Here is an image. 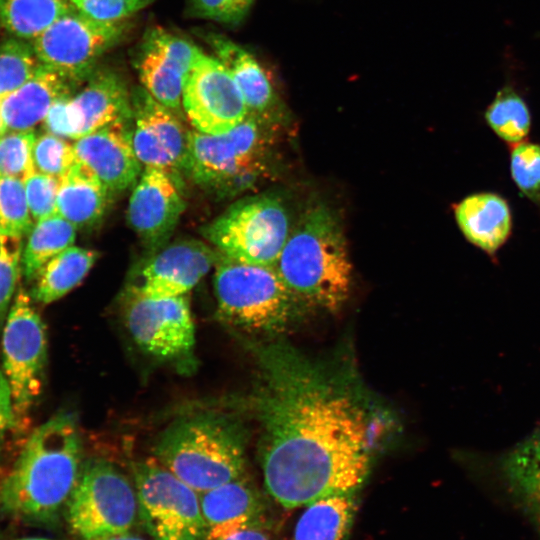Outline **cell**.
<instances>
[{
    "label": "cell",
    "instance_id": "2e32d148",
    "mask_svg": "<svg viewBox=\"0 0 540 540\" xmlns=\"http://www.w3.org/2000/svg\"><path fill=\"white\" fill-rule=\"evenodd\" d=\"M185 206L171 174L145 167L130 196L127 218L142 242L158 249L172 235Z\"/></svg>",
    "mask_w": 540,
    "mask_h": 540
},
{
    "label": "cell",
    "instance_id": "d590c367",
    "mask_svg": "<svg viewBox=\"0 0 540 540\" xmlns=\"http://www.w3.org/2000/svg\"><path fill=\"white\" fill-rule=\"evenodd\" d=\"M76 162L73 144L51 133L36 136L33 163L36 172L61 178Z\"/></svg>",
    "mask_w": 540,
    "mask_h": 540
},
{
    "label": "cell",
    "instance_id": "8992f818",
    "mask_svg": "<svg viewBox=\"0 0 540 540\" xmlns=\"http://www.w3.org/2000/svg\"><path fill=\"white\" fill-rule=\"evenodd\" d=\"M277 124L248 115L222 135L190 130L187 174L203 189L232 196L267 176Z\"/></svg>",
    "mask_w": 540,
    "mask_h": 540
},
{
    "label": "cell",
    "instance_id": "e0dca14e",
    "mask_svg": "<svg viewBox=\"0 0 540 540\" xmlns=\"http://www.w3.org/2000/svg\"><path fill=\"white\" fill-rule=\"evenodd\" d=\"M127 128L128 123H116L73 143L76 160L87 166L111 194L136 184L141 174L142 164Z\"/></svg>",
    "mask_w": 540,
    "mask_h": 540
},
{
    "label": "cell",
    "instance_id": "1f68e13d",
    "mask_svg": "<svg viewBox=\"0 0 540 540\" xmlns=\"http://www.w3.org/2000/svg\"><path fill=\"white\" fill-rule=\"evenodd\" d=\"M24 181L0 177V233L23 238L33 228Z\"/></svg>",
    "mask_w": 540,
    "mask_h": 540
},
{
    "label": "cell",
    "instance_id": "8d00e7d4",
    "mask_svg": "<svg viewBox=\"0 0 540 540\" xmlns=\"http://www.w3.org/2000/svg\"><path fill=\"white\" fill-rule=\"evenodd\" d=\"M143 42L174 61L188 76L203 51L196 45L161 27L149 29Z\"/></svg>",
    "mask_w": 540,
    "mask_h": 540
},
{
    "label": "cell",
    "instance_id": "d6a6232c",
    "mask_svg": "<svg viewBox=\"0 0 540 540\" xmlns=\"http://www.w3.org/2000/svg\"><path fill=\"white\" fill-rule=\"evenodd\" d=\"M33 130H8L0 136V177H13L24 181L35 171Z\"/></svg>",
    "mask_w": 540,
    "mask_h": 540
},
{
    "label": "cell",
    "instance_id": "4fadbf2b",
    "mask_svg": "<svg viewBox=\"0 0 540 540\" xmlns=\"http://www.w3.org/2000/svg\"><path fill=\"white\" fill-rule=\"evenodd\" d=\"M134 342L148 354L178 360L191 354L195 325L188 298H147L130 292L125 308Z\"/></svg>",
    "mask_w": 540,
    "mask_h": 540
},
{
    "label": "cell",
    "instance_id": "d4e9b609",
    "mask_svg": "<svg viewBox=\"0 0 540 540\" xmlns=\"http://www.w3.org/2000/svg\"><path fill=\"white\" fill-rule=\"evenodd\" d=\"M355 496H330L307 505L295 524L292 540H347L357 511Z\"/></svg>",
    "mask_w": 540,
    "mask_h": 540
},
{
    "label": "cell",
    "instance_id": "44dd1931",
    "mask_svg": "<svg viewBox=\"0 0 540 540\" xmlns=\"http://www.w3.org/2000/svg\"><path fill=\"white\" fill-rule=\"evenodd\" d=\"M454 215L466 240L488 256H495L512 233L510 205L494 192L466 196L455 205Z\"/></svg>",
    "mask_w": 540,
    "mask_h": 540
},
{
    "label": "cell",
    "instance_id": "9c48e42d",
    "mask_svg": "<svg viewBox=\"0 0 540 540\" xmlns=\"http://www.w3.org/2000/svg\"><path fill=\"white\" fill-rule=\"evenodd\" d=\"M139 520L152 540H207L199 493L157 459L132 465Z\"/></svg>",
    "mask_w": 540,
    "mask_h": 540
},
{
    "label": "cell",
    "instance_id": "484cf974",
    "mask_svg": "<svg viewBox=\"0 0 540 540\" xmlns=\"http://www.w3.org/2000/svg\"><path fill=\"white\" fill-rule=\"evenodd\" d=\"M98 256L94 250L77 246L60 252L33 279V301L49 304L65 296L86 277Z\"/></svg>",
    "mask_w": 540,
    "mask_h": 540
},
{
    "label": "cell",
    "instance_id": "7c38bea8",
    "mask_svg": "<svg viewBox=\"0 0 540 540\" xmlns=\"http://www.w3.org/2000/svg\"><path fill=\"white\" fill-rule=\"evenodd\" d=\"M182 108L194 130L210 135L227 133L248 116L229 70L204 52L185 79Z\"/></svg>",
    "mask_w": 540,
    "mask_h": 540
},
{
    "label": "cell",
    "instance_id": "74e56055",
    "mask_svg": "<svg viewBox=\"0 0 540 540\" xmlns=\"http://www.w3.org/2000/svg\"><path fill=\"white\" fill-rule=\"evenodd\" d=\"M29 210L34 222L56 213L59 179L34 172L24 180Z\"/></svg>",
    "mask_w": 540,
    "mask_h": 540
},
{
    "label": "cell",
    "instance_id": "ee69618b",
    "mask_svg": "<svg viewBox=\"0 0 540 540\" xmlns=\"http://www.w3.org/2000/svg\"><path fill=\"white\" fill-rule=\"evenodd\" d=\"M98 540H144L136 535H132L130 533H124V534H119V535H114V536H109V537H105V538H101V539H98Z\"/></svg>",
    "mask_w": 540,
    "mask_h": 540
},
{
    "label": "cell",
    "instance_id": "f6af8a7d",
    "mask_svg": "<svg viewBox=\"0 0 540 540\" xmlns=\"http://www.w3.org/2000/svg\"><path fill=\"white\" fill-rule=\"evenodd\" d=\"M7 126L2 114V107H1V100H0V136L3 135L5 132H7Z\"/></svg>",
    "mask_w": 540,
    "mask_h": 540
},
{
    "label": "cell",
    "instance_id": "60d3db41",
    "mask_svg": "<svg viewBox=\"0 0 540 540\" xmlns=\"http://www.w3.org/2000/svg\"><path fill=\"white\" fill-rule=\"evenodd\" d=\"M71 96L67 95L56 100L49 109L43 124L48 133L76 140L78 138V123Z\"/></svg>",
    "mask_w": 540,
    "mask_h": 540
},
{
    "label": "cell",
    "instance_id": "3957f363",
    "mask_svg": "<svg viewBox=\"0 0 540 540\" xmlns=\"http://www.w3.org/2000/svg\"><path fill=\"white\" fill-rule=\"evenodd\" d=\"M274 268L307 308L337 312L344 305L352 265L342 226L327 205L316 202L303 212Z\"/></svg>",
    "mask_w": 540,
    "mask_h": 540
},
{
    "label": "cell",
    "instance_id": "6da1fadb",
    "mask_svg": "<svg viewBox=\"0 0 540 540\" xmlns=\"http://www.w3.org/2000/svg\"><path fill=\"white\" fill-rule=\"evenodd\" d=\"M255 352L260 377L251 405L269 495L296 509L356 494L371 467V413L355 374L283 341Z\"/></svg>",
    "mask_w": 540,
    "mask_h": 540
},
{
    "label": "cell",
    "instance_id": "52a82bcc",
    "mask_svg": "<svg viewBox=\"0 0 540 540\" xmlns=\"http://www.w3.org/2000/svg\"><path fill=\"white\" fill-rule=\"evenodd\" d=\"M290 224L284 200L260 194L234 202L201 234L227 258L274 267L292 230Z\"/></svg>",
    "mask_w": 540,
    "mask_h": 540
},
{
    "label": "cell",
    "instance_id": "d6986e66",
    "mask_svg": "<svg viewBox=\"0 0 540 540\" xmlns=\"http://www.w3.org/2000/svg\"><path fill=\"white\" fill-rule=\"evenodd\" d=\"M71 101L78 123L77 139L132 120L131 92L122 77L110 68L97 67L84 87L71 96Z\"/></svg>",
    "mask_w": 540,
    "mask_h": 540
},
{
    "label": "cell",
    "instance_id": "30bf717a",
    "mask_svg": "<svg viewBox=\"0 0 540 540\" xmlns=\"http://www.w3.org/2000/svg\"><path fill=\"white\" fill-rule=\"evenodd\" d=\"M33 302L18 286L0 335L1 370L17 417L26 414L41 393L47 361L46 329Z\"/></svg>",
    "mask_w": 540,
    "mask_h": 540
},
{
    "label": "cell",
    "instance_id": "7bdbcfd3",
    "mask_svg": "<svg viewBox=\"0 0 540 540\" xmlns=\"http://www.w3.org/2000/svg\"><path fill=\"white\" fill-rule=\"evenodd\" d=\"M221 540H273V538L268 532V526L263 525L238 531Z\"/></svg>",
    "mask_w": 540,
    "mask_h": 540
},
{
    "label": "cell",
    "instance_id": "4316f807",
    "mask_svg": "<svg viewBox=\"0 0 540 540\" xmlns=\"http://www.w3.org/2000/svg\"><path fill=\"white\" fill-rule=\"evenodd\" d=\"M142 87L159 103L179 116L187 75L171 59L143 41L134 59Z\"/></svg>",
    "mask_w": 540,
    "mask_h": 540
},
{
    "label": "cell",
    "instance_id": "ac0fdd59",
    "mask_svg": "<svg viewBox=\"0 0 540 540\" xmlns=\"http://www.w3.org/2000/svg\"><path fill=\"white\" fill-rule=\"evenodd\" d=\"M199 496L207 540H221L247 528L267 525L264 500L245 475Z\"/></svg>",
    "mask_w": 540,
    "mask_h": 540
},
{
    "label": "cell",
    "instance_id": "8fae6325",
    "mask_svg": "<svg viewBox=\"0 0 540 540\" xmlns=\"http://www.w3.org/2000/svg\"><path fill=\"white\" fill-rule=\"evenodd\" d=\"M127 30V20L99 21L73 9L31 42L40 64L80 85L89 79L100 58L123 39Z\"/></svg>",
    "mask_w": 540,
    "mask_h": 540
},
{
    "label": "cell",
    "instance_id": "9a60e30c",
    "mask_svg": "<svg viewBox=\"0 0 540 540\" xmlns=\"http://www.w3.org/2000/svg\"><path fill=\"white\" fill-rule=\"evenodd\" d=\"M218 257L219 252L202 241H176L147 262L130 292L154 299L185 296L215 266Z\"/></svg>",
    "mask_w": 540,
    "mask_h": 540
},
{
    "label": "cell",
    "instance_id": "ffe728a7",
    "mask_svg": "<svg viewBox=\"0 0 540 540\" xmlns=\"http://www.w3.org/2000/svg\"><path fill=\"white\" fill-rule=\"evenodd\" d=\"M206 42L236 82L248 115L277 124L281 104L267 72L246 49L227 37L208 33Z\"/></svg>",
    "mask_w": 540,
    "mask_h": 540
},
{
    "label": "cell",
    "instance_id": "7a4b0ae2",
    "mask_svg": "<svg viewBox=\"0 0 540 540\" xmlns=\"http://www.w3.org/2000/svg\"><path fill=\"white\" fill-rule=\"evenodd\" d=\"M82 452L74 414L59 412L39 425L0 483V515L37 524L55 522L78 482Z\"/></svg>",
    "mask_w": 540,
    "mask_h": 540
},
{
    "label": "cell",
    "instance_id": "836d02e7",
    "mask_svg": "<svg viewBox=\"0 0 540 540\" xmlns=\"http://www.w3.org/2000/svg\"><path fill=\"white\" fill-rule=\"evenodd\" d=\"M510 173L519 192L540 205V144L523 141L513 145Z\"/></svg>",
    "mask_w": 540,
    "mask_h": 540
},
{
    "label": "cell",
    "instance_id": "bcb514c9",
    "mask_svg": "<svg viewBox=\"0 0 540 540\" xmlns=\"http://www.w3.org/2000/svg\"><path fill=\"white\" fill-rule=\"evenodd\" d=\"M17 540H55V539L41 538V537H27V538H20Z\"/></svg>",
    "mask_w": 540,
    "mask_h": 540
},
{
    "label": "cell",
    "instance_id": "83f0119b",
    "mask_svg": "<svg viewBox=\"0 0 540 540\" xmlns=\"http://www.w3.org/2000/svg\"><path fill=\"white\" fill-rule=\"evenodd\" d=\"M77 228L57 213L35 222L27 235L21 256V270L28 282L63 250L73 246Z\"/></svg>",
    "mask_w": 540,
    "mask_h": 540
},
{
    "label": "cell",
    "instance_id": "f546056e",
    "mask_svg": "<svg viewBox=\"0 0 540 540\" xmlns=\"http://www.w3.org/2000/svg\"><path fill=\"white\" fill-rule=\"evenodd\" d=\"M491 130L510 145L523 142L531 129V112L524 98L509 84L497 91L484 112Z\"/></svg>",
    "mask_w": 540,
    "mask_h": 540
},
{
    "label": "cell",
    "instance_id": "f35d334b",
    "mask_svg": "<svg viewBox=\"0 0 540 540\" xmlns=\"http://www.w3.org/2000/svg\"><path fill=\"white\" fill-rule=\"evenodd\" d=\"M80 13L104 22L124 21L156 0H68Z\"/></svg>",
    "mask_w": 540,
    "mask_h": 540
},
{
    "label": "cell",
    "instance_id": "e575fe53",
    "mask_svg": "<svg viewBox=\"0 0 540 540\" xmlns=\"http://www.w3.org/2000/svg\"><path fill=\"white\" fill-rule=\"evenodd\" d=\"M22 251V238L0 233V335L18 289Z\"/></svg>",
    "mask_w": 540,
    "mask_h": 540
},
{
    "label": "cell",
    "instance_id": "7402d4cb",
    "mask_svg": "<svg viewBox=\"0 0 540 540\" xmlns=\"http://www.w3.org/2000/svg\"><path fill=\"white\" fill-rule=\"evenodd\" d=\"M79 85L58 72L40 65L37 72L20 88L1 100L8 130H33L43 123L53 103Z\"/></svg>",
    "mask_w": 540,
    "mask_h": 540
},
{
    "label": "cell",
    "instance_id": "ab89813d",
    "mask_svg": "<svg viewBox=\"0 0 540 540\" xmlns=\"http://www.w3.org/2000/svg\"><path fill=\"white\" fill-rule=\"evenodd\" d=\"M254 0H190L192 15L217 21L226 25H237L248 14Z\"/></svg>",
    "mask_w": 540,
    "mask_h": 540
},
{
    "label": "cell",
    "instance_id": "603a6c76",
    "mask_svg": "<svg viewBox=\"0 0 540 540\" xmlns=\"http://www.w3.org/2000/svg\"><path fill=\"white\" fill-rule=\"evenodd\" d=\"M110 195L98 177L76 160L59 178L56 213L77 229L91 227L104 216Z\"/></svg>",
    "mask_w": 540,
    "mask_h": 540
},
{
    "label": "cell",
    "instance_id": "5bb4252c",
    "mask_svg": "<svg viewBox=\"0 0 540 540\" xmlns=\"http://www.w3.org/2000/svg\"><path fill=\"white\" fill-rule=\"evenodd\" d=\"M131 141L145 167L162 169L173 175L187 172L190 130L179 116L155 100L142 86L131 91Z\"/></svg>",
    "mask_w": 540,
    "mask_h": 540
},
{
    "label": "cell",
    "instance_id": "277c9868",
    "mask_svg": "<svg viewBox=\"0 0 540 540\" xmlns=\"http://www.w3.org/2000/svg\"><path fill=\"white\" fill-rule=\"evenodd\" d=\"M155 457L200 494L245 475L246 432L225 413L185 416L162 433Z\"/></svg>",
    "mask_w": 540,
    "mask_h": 540
},
{
    "label": "cell",
    "instance_id": "ba28073f",
    "mask_svg": "<svg viewBox=\"0 0 540 540\" xmlns=\"http://www.w3.org/2000/svg\"><path fill=\"white\" fill-rule=\"evenodd\" d=\"M64 512L70 529L82 540L129 533L138 515L134 484L112 463L89 460Z\"/></svg>",
    "mask_w": 540,
    "mask_h": 540
},
{
    "label": "cell",
    "instance_id": "f1b7e54d",
    "mask_svg": "<svg viewBox=\"0 0 540 540\" xmlns=\"http://www.w3.org/2000/svg\"><path fill=\"white\" fill-rule=\"evenodd\" d=\"M73 9L68 0H0V24L16 38L32 41Z\"/></svg>",
    "mask_w": 540,
    "mask_h": 540
},
{
    "label": "cell",
    "instance_id": "cb8c5ba5",
    "mask_svg": "<svg viewBox=\"0 0 540 540\" xmlns=\"http://www.w3.org/2000/svg\"><path fill=\"white\" fill-rule=\"evenodd\" d=\"M500 472L511 495L540 528V430L504 455Z\"/></svg>",
    "mask_w": 540,
    "mask_h": 540
},
{
    "label": "cell",
    "instance_id": "b9f144b4",
    "mask_svg": "<svg viewBox=\"0 0 540 540\" xmlns=\"http://www.w3.org/2000/svg\"><path fill=\"white\" fill-rule=\"evenodd\" d=\"M17 423L9 385L0 369V449Z\"/></svg>",
    "mask_w": 540,
    "mask_h": 540
},
{
    "label": "cell",
    "instance_id": "5b68a950",
    "mask_svg": "<svg viewBox=\"0 0 540 540\" xmlns=\"http://www.w3.org/2000/svg\"><path fill=\"white\" fill-rule=\"evenodd\" d=\"M213 283L221 319L244 332L278 336L308 310L274 267L238 262L219 253Z\"/></svg>",
    "mask_w": 540,
    "mask_h": 540
},
{
    "label": "cell",
    "instance_id": "4dcf8cb0",
    "mask_svg": "<svg viewBox=\"0 0 540 540\" xmlns=\"http://www.w3.org/2000/svg\"><path fill=\"white\" fill-rule=\"evenodd\" d=\"M32 42L11 38L0 44V100L26 83L39 69Z\"/></svg>",
    "mask_w": 540,
    "mask_h": 540
}]
</instances>
